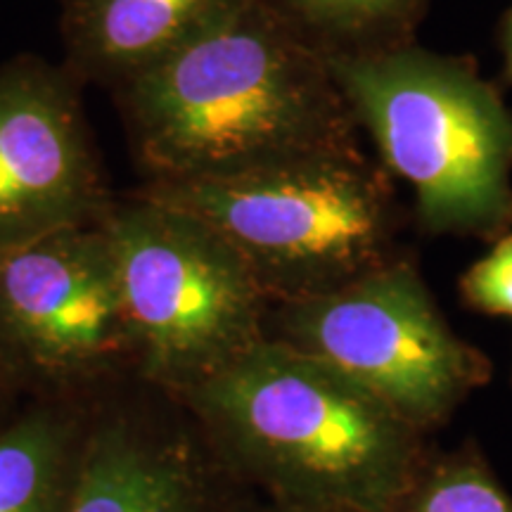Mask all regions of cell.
Here are the masks:
<instances>
[{"mask_svg":"<svg viewBox=\"0 0 512 512\" xmlns=\"http://www.w3.org/2000/svg\"><path fill=\"white\" fill-rule=\"evenodd\" d=\"M110 98L143 183L363 152L328 62L261 0L240 3Z\"/></svg>","mask_w":512,"mask_h":512,"instance_id":"1","label":"cell"},{"mask_svg":"<svg viewBox=\"0 0 512 512\" xmlns=\"http://www.w3.org/2000/svg\"><path fill=\"white\" fill-rule=\"evenodd\" d=\"M174 399L238 482L299 508L389 512L430 448L366 389L268 337Z\"/></svg>","mask_w":512,"mask_h":512,"instance_id":"2","label":"cell"},{"mask_svg":"<svg viewBox=\"0 0 512 512\" xmlns=\"http://www.w3.org/2000/svg\"><path fill=\"white\" fill-rule=\"evenodd\" d=\"M377 162L413 192L427 235L494 242L512 230V110L477 60L418 43L328 60Z\"/></svg>","mask_w":512,"mask_h":512,"instance_id":"3","label":"cell"},{"mask_svg":"<svg viewBox=\"0 0 512 512\" xmlns=\"http://www.w3.org/2000/svg\"><path fill=\"white\" fill-rule=\"evenodd\" d=\"M136 190L219 230L271 304L323 297L408 256L396 181L366 150Z\"/></svg>","mask_w":512,"mask_h":512,"instance_id":"4","label":"cell"},{"mask_svg":"<svg viewBox=\"0 0 512 512\" xmlns=\"http://www.w3.org/2000/svg\"><path fill=\"white\" fill-rule=\"evenodd\" d=\"M102 226L136 375L178 396L266 339L271 302L242 256L188 209L131 190Z\"/></svg>","mask_w":512,"mask_h":512,"instance_id":"5","label":"cell"},{"mask_svg":"<svg viewBox=\"0 0 512 512\" xmlns=\"http://www.w3.org/2000/svg\"><path fill=\"white\" fill-rule=\"evenodd\" d=\"M266 337L325 363L432 434L491 380V361L448 325L411 256L323 297L271 304Z\"/></svg>","mask_w":512,"mask_h":512,"instance_id":"6","label":"cell"},{"mask_svg":"<svg viewBox=\"0 0 512 512\" xmlns=\"http://www.w3.org/2000/svg\"><path fill=\"white\" fill-rule=\"evenodd\" d=\"M0 368L12 384L72 392L136 373L102 223L0 249Z\"/></svg>","mask_w":512,"mask_h":512,"instance_id":"7","label":"cell"},{"mask_svg":"<svg viewBox=\"0 0 512 512\" xmlns=\"http://www.w3.org/2000/svg\"><path fill=\"white\" fill-rule=\"evenodd\" d=\"M114 200L79 83L36 55L0 64V249L102 223Z\"/></svg>","mask_w":512,"mask_h":512,"instance_id":"8","label":"cell"},{"mask_svg":"<svg viewBox=\"0 0 512 512\" xmlns=\"http://www.w3.org/2000/svg\"><path fill=\"white\" fill-rule=\"evenodd\" d=\"M247 494L174 399L171 413H88L60 512H238Z\"/></svg>","mask_w":512,"mask_h":512,"instance_id":"9","label":"cell"},{"mask_svg":"<svg viewBox=\"0 0 512 512\" xmlns=\"http://www.w3.org/2000/svg\"><path fill=\"white\" fill-rule=\"evenodd\" d=\"M62 67L79 86L114 91L155 67L245 0H57Z\"/></svg>","mask_w":512,"mask_h":512,"instance_id":"10","label":"cell"},{"mask_svg":"<svg viewBox=\"0 0 512 512\" xmlns=\"http://www.w3.org/2000/svg\"><path fill=\"white\" fill-rule=\"evenodd\" d=\"M86 413L41 403L0 420V512H60Z\"/></svg>","mask_w":512,"mask_h":512,"instance_id":"11","label":"cell"},{"mask_svg":"<svg viewBox=\"0 0 512 512\" xmlns=\"http://www.w3.org/2000/svg\"><path fill=\"white\" fill-rule=\"evenodd\" d=\"M285 27L328 60L411 46L432 0H261Z\"/></svg>","mask_w":512,"mask_h":512,"instance_id":"12","label":"cell"},{"mask_svg":"<svg viewBox=\"0 0 512 512\" xmlns=\"http://www.w3.org/2000/svg\"><path fill=\"white\" fill-rule=\"evenodd\" d=\"M389 512H512V496L472 444L427 448Z\"/></svg>","mask_w":512,"mask_h":512,"instance_id":"13","label":"cell"},{"mask_svg":"<svg viewBox=\"0 0 512 512\" xmlns=\"http://www.w3.org/2000/svg\"><path fill=\"white\" fill-rule=\"evenodd\" d=\"M458 292L467 309L512 318V230L460 275Z\"/></svg>","mask_w":512,"mask_h":512,"instance_id":"14","label":"cell"},{"mask_svg":"<svg viewBox=\"0 0 512 512\" xmlns=\"http://www.w3.org/2000/svg\"><path fill=\"white\" fill-rule=\"evenodd\" d=\"M498 50H501V79L505 86H512V5L498 24Z\"/></svg>","mask_w":512,"mask_h":512,"instance_id":"15","label":"cell"},{"mask_svg":"<svg viewBox=\"0 0 512 512\" xmlns=\"http://www.w3.org/2000/svg\"><path fill=\"white\" fill-rule=\"evenodd\" d=\"M238 512H328V510H313V508H299V505L278 503V501H271V498H264L254 494V491H249Z\"/></svg>","mask_w":512,"mask_h":512,"instance_id":"16","label":"cell"},{"mask_svg":"<svg viewBox=\"0 0 512 512\" xmlns=\"http://www.w3.org/2000/svg\"><path fill=\"white\" fill-rule=\"evenodd\" d=\"M12 384V380L8 375H5V370L0 368V406H3V399H5V392H8V387Z\"/></svg>","mask_w":512,"mask_h":512,"instance_id":"17","label":"cell"}]
</instances>
